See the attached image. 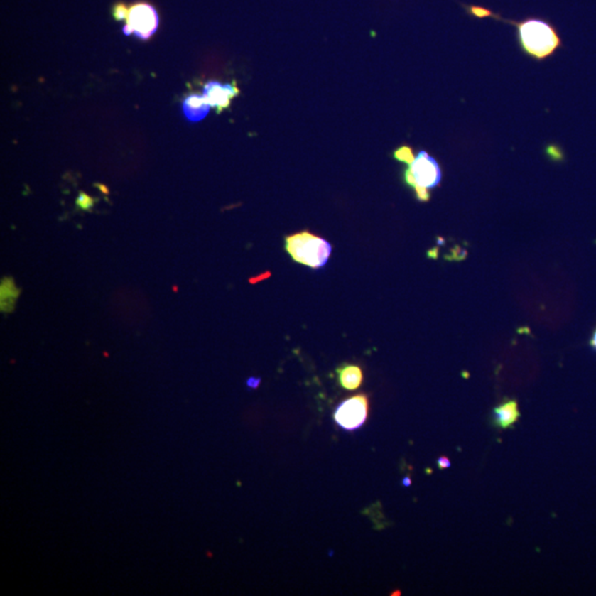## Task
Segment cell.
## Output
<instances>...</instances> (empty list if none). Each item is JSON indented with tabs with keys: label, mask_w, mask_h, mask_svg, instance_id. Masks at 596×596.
<instances>
[{
	"label": "cell",
	"mask_w": 596,
	"mask_h": 596,
	"mask_svg": "<svg viewBox=\"0 0 596 596\" xmlns=\"http://www.w3.org/2000/svg\"><path fill=\"white\" fill-rule=\"evenodd\" d=\"M468 10H470V13L478 18L490 17V15H492V11H489V10L485 9V8L475 7V6L468 8Z\"/></svg>",
	"instance_id": "2e32d148"
},
{
	"label": "cell",
	"mask_w": 596,
	"mask_h": 596,
	"mask_svg": "<svg viewBox=\"0 0 596 596\" xmlns=\"http://www.w3.org/2000/svg\"><path fill=\"white\" fill-rule=\"evenodd\" d=\"M261 380L259 378H250L248 380V386L250 389H256L260 384Z\"/></svg>",
	"instance_id": "ac0fdd59"
},
{
	"label": "cell",
	"mask_w": 596,
	"mask_h": 596,
	"mask_svg": "<svg viewBox=\"0 0 596 596\" xmlns=\"http://www.w3.org/2000/svg\"><path fill=\"white\" fill-rule=\"evenodd\" d=\"M394 157L396 161H400V163H406L408 166H411L413 163L414 159H416L413 149L411 148L408 145H403V146L399 147L398 149H396L394 153Z\"/></svg>",
	"instance_id": "8fae6325"
},
{
	"label": "cell",
	"mask_w": 596,
	"mask_h": 596,
	"mask_svg": "<svg viewBox=\"0 0 596 596\" xmlns=\"http://www.w3.org/2000/svg\"><path fill=\"white\" fill-rule=\"evenodd\" d=\"M410 169L413 173L416 183L424 188H435L442 180V170H440V165L426 151H422L418 153V157L414 159Z\"/></svg>",
	"instance_id": "5b68a950"
},
{
	"label": "cell",
	"mask_w": 596,
	"mask_h": 596,
	"mask_svg": "<svg viewBox=\"0 0 596 596\" xmlns=\"http://www.w3.org/2000/svg\"><path fill=\"white\" fill-rule=\"evenodd\" d=\"M19 290L16 288L13 280H4L1 284V310L10 312L13 310L16 298L19 295Z\"/></svg>",
	"instance_id": "30bf717a"
},
{
	"label": "cell",
	"mask_w": 596,
	"mask_h": 596,
	"mask_svg": "<svg viewBox=\"0 0 596 596\" xmlns=\"http://www.w3.org/2000/svg\"><path fill=\"white\" fill-rule=\"evenodd\" d=\"M240 94V90L235 83H220L210 81L203 87V97L217 113H221L230 107L231 102Z\"/></svg>",
	"instance_id": "8992f818"
},
{
	"label": "cell",
	"mask_w": 596,
	"mask_h": 596,
	"mask_svg": "<svg viewBox=\"0 0 596 596\" xmlns=\"http://www.w3.org/2000/svg\"><path fill=\"white\" fill-rule=\"evenodd\" d=\"M210 109V105L207 103L203 95L190 94L183 102V115L189 121L193 123L205 119Z\"/></svg>",
	"instance_id": "52a82bcc"
},
{
	"label": "cell",
	"mask_w": 596,
	"mask_h": 596,
	"mask_svg": "<svg viewBox=\"0 0 596 596\" xmlns=\"http://www.w3.org/2000/svg\"><path fill=\"white\" fill-rule=\"evenodd\" d=\"M129 8L125 4H117L113 7V16L117 21L121 20H126L127 13H129Z\"/></svg>",
	"instance_id": "4fadbf2b"
},
{
	"label": "cell",
	"mask_w": 596,
	"mask_h": 596,
	"mask_svg": "<svg viewBox=\"0 0 596 596\" xmlns=\"http://www.w3.org/2000/svg\"><path fill=\"white\" fill-rule=\"evenodd\" d=\"M159 26L156 8L148 3H137L129 8L124 35H135L139 39L148 40L155 35Z\"/></svg>",
	"instance_id": "3957f363"
},
{
	"label": "cell",
	"mask_w": 596,
	"mask_h": 596,
	"mask_svg": "<svg viewBox=\"0 0 596 596\" xmlns=\"http://www.w3.org/2000/svg\"><path fill=\"white\" fill-rule=\"evenodd\" d=\"M509 23L517 27L520 48L532 59L546 60L562 47L561 37L549 21L529 18L522 21H509Z\"/></svg>",
	"instance_id": "6da1fadb"
},
{
	"label": "cell",
	"mask_w": 596,
	"mask_h": 596,
	"mask_svg": "<svg viewBox=\"0 0 596 596\" xmlns=\"http://www.w3.org/2000/svg\"><path fill=\"white\" fill-rule=\"evenodd\" d=\"M547 151L548 155L550 157H552L553 161H560V159L563 158V153H562L561 149L559 148L558 146H554V145H549L546 149Z\"/></svg>",
	"instance_id": "9a60e30c"
},
{
	"label": "cell",
	"mask_w": 596,
	"mask_h": 596,
	"mask_svg": "<svg viewBox=\"0 0 596 596\" xmlns=\"http://www.w3.org/2000/svg\"><path fill=\"white\" fill-rule=\"evenodd\" d=\"M494 412H495L496 423L502 428H510L520 418L517 401H508L506 403L496 408Z\"/></svg>",
	"instance_id": "9c48e42d"
},
{
	"label": "cell",
	"mask_w": 596,
	"mask_h": 596,
	"mask_svg": "<svg viewBox=\"0 0 596 596\" xmlns=\"http://www.w3.org/2000/svg\"><path fill=\"white\" fill-rule=\"evenodd\" d=\"M75 205H77V208L81 209V210L90 211L92 208H93V205H94V200H93L91 197L87 196V193H80Z\"/></svg>",
	"instance_id": "7c38bea8"
},
{
	"label": "cell",
	"mask_w": 596,
	"mask_h": 596,
	"mask_svg": "<svg viewBox=\"0 0 596 596\" xmlns=\"http://www.w3.org/2000/svg\"><path fill=\"white\" fill-rule=\"evenodd\" d=\"M438 467L442 468V470H444V468L450 467V460H448V457H440L438 460Z\"/></svg>",
	"instance_id": "e0dca14e"
},
{
	"label": "cell",
	"mask_w": 596,
	"mask_h": 596,
	"mask_svg": "<svg viewBox=\"0 0 596 596\" xmlns=\"http://www.w3.org/2000/svg\"><path fill=\"white\" fill-rule=\"evenodd\" d=\"M285 250L295 262L312 269H322L330 260L332 249V244L325 239L303 231L286 237Z\"/></svg>",
	"instance_id": "7a4b0ae2"
},
{
	"label": "cell",
	"mask_w": 596,
	"mask_h": 596,
	"mask_svg": "<svg viewBox=\"0 0 596 596\" xmlns=\"http://www.w3.org/2000/svg\"><path fill=\"white\" fill-rule=\"evenodd\" d=\"M339 384L346 390H356L364 380L362 369L354 364H345L338 369Z\"/></svg>",
	"instance_id": "ba28073f"
},
{
	"label": "cell",
	"mask_w": 596,
	"mask_h": 596,
	"mask_svg": "<svg viewBox=\"0 0 596 596\" xmlns=\"http://www.w3.org/2000/svg\"><path fill=\"white\" fill-rule=\"evenodd\" d=\"M590 346L596 352V326L594 327L593 332H592L591 338L589 340Z\"/></svg>",
	"instance_id": "d6986e66"
},
{
	"label": "cell",
	"mask_w": 596,
	"mask_h": 596,
	"mask_svg": "<svg viewBox=\"0 0 596 596\" xmlns=\"http://www.w3.org/2000/svg\"><path fill=\"white\" fill-rule=\"evenodd\" d=\"M368 411V398L364 394H358L339 404L334 412V418L345 430H354L366 422Z\"/></svg>",
	"instance_id": "277c9868"
},
{
	"label": "cell",
	"mask_w": 596,
	"mask_h": 596,
	"mask_svg": "<svg viewBox=\"0 0 596 596\" xmlns=\"http://www.w3.org/2000/svg\"><path fill=\"white\" fill-rule=\"evenodd\" d=\"M403 485H404V486H406V487H408V486H410V485H411V479H410V478H408V477H406V478H404V479H403Z\"/></svg>",
	"instance_id": "ffe728a7"
},
{
	"label": "cell",
	"mask_w": 596,
	"mask_h": 596,
	"mask_svg": "<svg viewBox=\"0 0 596 596\" xmlns=\"http://www.w3.org/2000/svg\"><path fill=\"white\" fill-rule=\"evenodd\" d=\"M414 191H416V199L421 202H426V201L430 200V191L428 190V188H424V187L421 186H416L414 187Z\"/></svg>",
	"instance_id": "5bb4252c"
}]
</instances>
